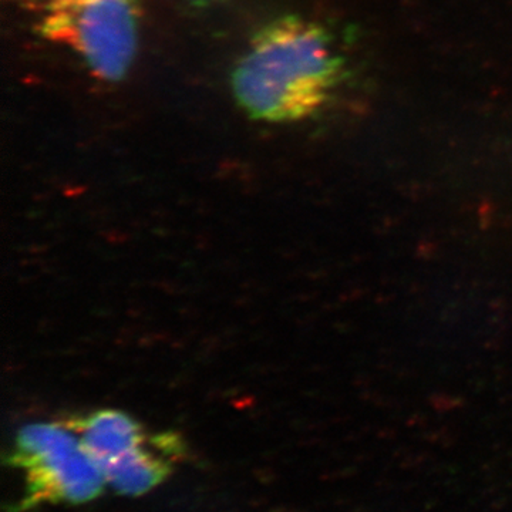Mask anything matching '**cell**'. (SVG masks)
Masks as SVG:
<instances>
[{"label": "cell", "mask_w": 512, "mask_h": 512, "mask_svg": "<svg viewBox=\"0 0 512 512\" xmlns=\"http://www.w3.org/2000/svg\"><path fill=\"white\" fill-rule=\"evenodd\" d=\"M340 70L329 33L286 16L252 37L232 72V92L252 119L289 123L315 114L329 100Z\"/></svg>", "instance_id": "1"}, {"label": "cell", "mask_w": 512, "mask_h": 512, "mask_svg": "<svg viewBox=\"0 0 512 512\" xmlns=\"http://www.w3.org/2000/svg\"><path fill=\"white\" fill-rule=\"evenodd\" d=\"M138 0H46L42 35L69 46L94 76L119 82L136 57Z\"/></svg>", "instance_id": "2"}, {"label": "cell", "mask_w": 512, "mask_h": 512, "mask_svg": "<svg viewBox=\"0 0 512 512\" xmlns=\"http://www.w3.org/2000/svg\"><path fill=\"white\" fill-rule=\"evenodd\" d=\"M13 466L28 476L26 503L93 500L107 483L103 470L69 426L30 424L20 430Z\"/></svg>", "instance_id": "3"}, {"label": "cell", "mask_w": 512, "mask_h": 512, "mask_svg": "<svg viewBox=\"0 0 512 512\" xmlns=\"http://www.w3.org/2000/svg\"><path fill=\"white\" fill-rule=\"evenodd\" d=\"M181 453L183 444L175 434H160L104 466V477L121 494L147 493L170 474L171 461Z\"/></svg>", "instance_id": "4"}, {"label": "cell", "mask_w": 512, "mask_h": 512, "mask_svg": "<svg viewBox=\"0 0 512 512\" xmlns=\"http://www.w3.org/2000/svg\"><path fill=\"white\" fill-rule=\"evenodd\" d=\"M67 426L79 434L84 448L99 463L101 470L148 440L140 424L119 410H99L70 420Z\"/></svg>", "instance_id": "5"}]
</instances>
